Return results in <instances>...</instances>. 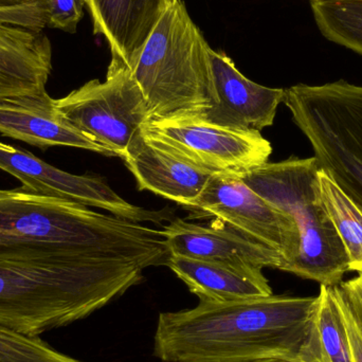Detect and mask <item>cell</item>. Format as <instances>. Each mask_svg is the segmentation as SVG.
Returning <instances> with one entry per match:
<instances>
[{"label": "cell", "mask_w": 362, "mask_h": 362, "mask_svg": "<svg viewBox=\"0 0 362 362\" xmlns=\"http://www.w3.org/2000/svg\"><path fill=\"white\" fill-rule=\"evenodd\" d=\"M160 230L23 187L0 189V264H54L84 259L167 266Z\"/></svg>", "instance_id": "obj_1"}, {"label": "cell", "mask_w": 362, "mask_h": 362, "mask_svg": "<svg viewBox=\"0 0 362 362\" xmlns=\"http://www.w3.org/2000/svg\"><path fill=\"white\" fill-rule=\"evenodd\" d=\"M316 306L317 297L272 293L161 313L154 355L163 362H299Z\"/></svg>", "instance_id": "obj_2"}, {"label": "cell", "mask_w": 362, "mask_h": 362, "mask_svg": "<svg viewBox=\"0 0 362 362\" xmlns=\"http://www.w3.org/2000/svg\"><path fill=\"white\" fill-rule=\"evenodd\" d=\"M140 264H0V327L29 337L90 316L144 280Z\"/></svg>", "instance_id": "obj_3"}, {"label": "cell", "mask_w": 362, "mask_h": 362, "mask_svg": "<svg viewBox=\"0 0 362 362\" xmlns=\"http://www.w3.org/2000/svg\"><path fill=\"white\" fill-rule=\"evenodd\" d=\"M211 47L181 0L161 16L132 74L151 119L195 116L216 104Z\"/></svg>", "instance_id": "obj_4"}, {"label": "cell", "mask_w": 362, "mask_h": 362, "mask_svg": "<svg viewBox=\"0 0 362 362\" xmlns=\"http://www.w3.org/2000/svg\"><path fill=\"white\" fill-rule=\"evenodd\" d=\"M315 157L266 163L240 178L262 197L288 214L300 235L299 255L285 268L300 278L337 286L351 272L350 259L321 199Z\"/></svg>", "instance_id": "obj_5"}, {"label": "cell", "mask_w": 362, "mask_h": 362, "mask_svg": "<svg viewBox=\"0 0 362 362\" xmlns=\"http://www.w3.org/2000/svg\"><path fill=\"white\" fill-rule=\"evenodd\" d=\"M283 103L319 167L362 212V86L344 80L298 84L285 89Z\"/></svg>", "instance_id": "obj_6"}, {"label": "cell", "mask_w": 362, "mask_h": 362, "mask_svg": "<svg viewBox=\"0 0 362 362\" xmlns=\"http://www.w3.org/2000/svg\"><path fill=\"white\" fill-rule=\"evenodd\" d=\"M55 102L76 129L120 158L151 119L144 93L129 69L108 70L104 82L89 81Z\"/></svg>", "instance_id": "obj_7"}, {"label": "cell", "mask_w": 362, "mask_h": 362, "mask_svg": "<svg viewBox=\"0 0 362 362\" xmlns=\"http://www.w3.org/2000/svg\"><path fill=\"white\" fill-rule=\"evenodd\" d=\"M142 131L213 174L240 176L268 163L272 153L259 132L219 127L195 116L150 119Z\"/></svg>", "instance_id": "obj_8"}, {"label": "cell", "mask_w": 362, "mask_h": 362, "mask_svg": "<svg viewBox=\"0 0 362 362\" xmlns=\"http://www.w3.org/2000/svg\"><path fill=\"white\" fill-rule=\"evenodd\" d=\"M189 209L278 251L284 259L283 272L299 255L300 235L293 219L253 191L240 175L214 174Z\"/></svg>", "instance_id": "obj_9"}, {"label": "cell", "mask_w": 362, "mask_h": 362, "mask_svg": "<svg viewBox=\"0 0 362 362\" xmlns=\"http://www.w3.org/2000/svg\"><path fill=\"white\" fill-rule=\"evenodd\" d=\"M0 170L14 176L30 193L103 209L134 223L160 225L171 221L173 211L148 210L119 196L102 178L62 171L28 151L0 142Z\"/></svg>", "instance_id": "obj_10"}, {"label": "cell", "mask_w": 362, "mask_h": 362, "mask_svg": "<svg viewBox=\"0 0 362 362\" xmlns=\"http://www.w3.org/2000/svg\"><path fill=\"white\" fill-rule=\"evenodd\" d=\"M216 104L195 115L219 127L259 132L272 127L285 89L262 86L243 76L223 51L210 50Z\"/></svg>", "instance_id": "obj_11"}, {"label": "cell", "mask_w": 362, "mask_h": 362, "mask_svg": "<svg viewBox=\"0 0 362 362\" xmlns=\"http://www.w3.org/2000/svg\"><path fill=\"white\" fill-rule=\"evenodd\" d=\"M170 255L223 264L248 272L264 268L282 267L284 259L278 251L259 244L213 221L210 226L176 218L165 226Z\"/></svg>", "instance_id": "obj_12"}, {"label": "cell", "mask_w": 362, "mask_h": 362, "mask_svg": "<svg viewBox=\"0 0 362 362\" xmlns=\"http://www.w3.org/2000/svg\"><path fill=\"white\" fill-rule=\"evenodd\" d=\"M121 158L137 180L140 191L152 192L189 209L214 175L142 129Z\"/></svg>", "instance_id": "obj_13"}, {"label": "cell", "mask_w": 362, "mask_h": 362, "mask_svg": "<svg viewBox=\"0 0 362 362\" xmlns=\"http://www.w3.org/2000/svg\"><path fill=\"white\" fill-rule=\"evenodd\" d=\"M175 0H85L93 33L110 49L108 70L133 69L165 11Z\"/></svg>", "instance_id": "obj_14"}, {"label": "cell", "mask_w": 362, "mask_h": 362, "mask_svg": "<svg viewBox=\"0 0 362 362\" xmlns=\"http://www.w3.org/2000/svg\"><path fill=\"white\" fill-rule=\"evenodd\" d=\"M0 134L36 148L68 146L112 156L76 129L47 91L0 102Z\"/></svg>", "instance_id": "obj_15"}, {"label": "cell", "mask_w": 362, "mask_h": 362, "mask_svg": "<svg viewBox=\"0 0 362 362\" xmlns=\"http://www.w3.org/2000/svg\"><path fill=\"white\" fill-rule=\"evenodd\" d=\"M52 46L44 30L0 23V102L46 93Z\"/></svg>", "instance_id": "obj_16"}, {"label": "cell", "mask_w": 362, "mask_h": 362, "mask_svg": "<svg viewBox=\"0 0 362 362\" xmlns=\"http://www.w3.org/2000/svg\"><path fill=\"white\" fill-rule=\"evenodd\" d=\"M167 266L199 301H240L272 295L263 272H244L223 264L174 255H170Z\"/></svg>", "instance_id": "obj_17"}, {"label": "cell", "mask_w": 362, "mask_h": 362, "mask_svg": "<svg viewBox=\"0 0 362 362\" xmlns=\"http://www.w3.org/2000/svg\"><path fill=\"white\" fill-rule=\"evenodd\" d=\"M299 362H355L346 313L337 287L321 285Z\"/></svg>", "instance_id": "obj_18"}, {"label": "cell", "mask_w": 362, "mask_h": 362, "mask_svg": "<svg viewBox=\"0 0 362 362\" xmlns=\"http://www.w3.org/2000/svg\"><path fill=\"white\" fill-rule=\"evenodd\" d=\"M318 178L321 199L344 243L351 272H359L362 270V212L321 168Z\"/></svg>", "instance_id": "obj_19"}, {"label": "cell", "mask_w": 362, "mask_h": 362, "mask_svg": "<svg viewBox=\"0 0 362 362\" xmlns=\"http://www.w3.org/2000/svg\"><path fill=\"white\" fill-rule=\"evenodd\" d=\"M310 6L327 40L362 55V0H310Z\"/></svg>", "instance_id": "obj_20"}, {"label": "cell", "mask_w": 362, "mask_h": 362, "mask_svg": "<svg viewBox=\"0 0 362 362\" xmlns=\"http://www.w3.org/2000/svg\"><path fill=\"white\" fill-rule=\"evenodd\" d=\"M0 362H85L53 349L40 337L0 327Z\"/></svg>", "instance_id": "obj_21"}, {"label": "cell", "mask_w": 362, "mask_h": 362, "mask_svg": "<svg viewBox=\"0 0 362 362\" xmlns=\"http://www.w3.org/2000/svg\"><path fill=\"white\" fill-rule=\"evenodd\" d=\"M0 14L40 31L47 25V0H0Z\"/></svg>", "instance_id": "obj_22"}, {"label": "cell", "mask_w": 362, "mask_h": 362, "mask_svg": "<svg viewBox=\"0 0 362 362\" xmlns=\"http://www.w3.org/2000/svg\"><path fill=\"white\" fill-rule=\"evenodd\" d=\"M85 0H47V25L76 33L84 15Z\"/></svg>", "instance_id": "obj_23"}, {"label": "cell", "mask_w": 362, "mask_h": 362, "mask_svg": "<svg viewBox=\"0 0 362 362\" xmlns=\"http://www.w3.org/2000/svg\"><path fill=\"white\" fill-rule=\"evenodd\" d=\"M357 274L355 278L341 282L336 287L362 336V272Z\"/></svg>", "instance_id": "obj_24"}, {"label": "cell", "mask_w": 362, "mask_h": 362, "mask_svg": "<svg viewBox=\"0 0 362 362\" xmlns=\"http://www.w3.org/2000/svg\"><path fill=\"white\" fill-rule=\"evenodd\" d=\"M342 305H344V313H346V325H348L349 334H350L355 362H362V336L361 332L358 331V327H357L354 319L351 316L350 312L346 310L344 302H342Z\"/></svg>", "instance_id": "obj_25"}, {"label": "cell", "mask_w": 362, "mask_h": 362, "mask_svg": "<svg viewBox=\"0 0 362 362\" xmlns=\"http://www.w3.org/2000/svg\"><path fill=\"white\" fill-rule=\"evenodd\" d=\"M0 23H8V25H21L16 21L11 18V17L6 16V15L0 14Z\"/></svg>", "instance_id": "obj_26"}, {"label": "cell", "mask_w": 362, "mask_h": 362, "mask_svg": "<svg viewBox=\"0 0 362 362\" xmlns=\"http://www.w3.org/2000/svg\"><path fill=\"white\" fill-rule=\"evenodd\" d=\"M253 362H297L291 361H285V359H264V361H257Z\"/></svg>", "instance_id": "obj_27"}, {"label": "cell", "mask_w": 362, "mask_h": 362, "mask_svg": "<svg viewBox=\"0 0 362 362\" xmlns=\"http://www.w3.org/2000/svg\"><path fill=\"white\" fill-rule=\"evenodd\" d=\"M361 272H362V270H361Z\"/></svg>", "instance_id": "obj_28"}]
</instances>
